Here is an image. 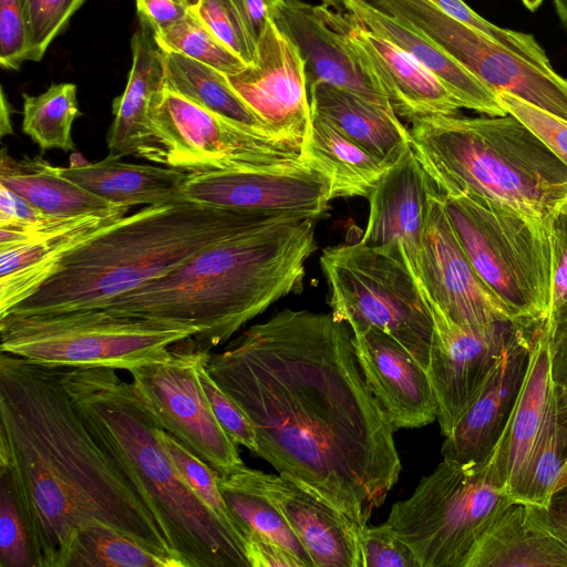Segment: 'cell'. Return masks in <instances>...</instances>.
<instances>
[{"label":"cell","mask_w":567,"mask_h":567,"mask_svg":"<svg viewBox=\"0 0 567 567\" xmlns=\"http://www.w3.org/2000/svg\"><path fill=\"white\" fill-rule=\"evenodd\" d=\"M207 369L250 420L257 456L368 525L402 464L347 323L284 309L212 353Z\"/></svg>","instance_id":"cell-1"},{"label":"cell","mask_w":567,"mask_h":567,"mask_svg":"<svg viewBox=\"0 0 567 567\" xmlns=\"http://www.w3.org/2000/svg\"><path fill=\"white\" fill-rule=\"evenodd\" d=\"M0 472L10 477L35 567H68L79 530L95 524L181 561L143 494L92 435L63 367L1 352Z\"/></svg>","instance_id":"cell-2"},{"label":"cell","mask_w":567,"mask_h":567,"mask_svg":"<svg viewBox=\"0 0 567 567\" xmlns=\"http://www.w3.org/2000/svg\"><path fill=\"white\" fill-rule=\"evenodd\" d=\"M319 216L284 213L202 249L172 272L104 306L120 316L198 328L206 349L225 343L279 299L299 291Z\"/></svg>","instance_id":"cell-3"},{"label":"cell","mask_w":567,"mask_h":567,"mask_svg":"<svg viewBox=\"0 0 567 567\" xmlns=\"http://www.w3.org/2000/svg\"><path fill=\"white\" fill-rule=\"evenodd\" d=\"M63 382L92 435L147 501L184 567H250L245 539L186 484L132 382L104 367H63Z\"/></svg>","instance_id":"cell-4"},{"label":"cell","mask_w":567,"mask_h":567,"mask_svg":"<svg viewBox=\"0 0 567 567\" xmlns=\"http://www.w3.org/2000/svg\"><path fill=\"white\" fill-rule=\"evenodd\" d=\"M274 215L278 214L239 213L188 200L146 206L71 251L37 291L7 315L101 308L172 272L217 240Z\"/></svg>","instance_id":"cell-5"},{"label":"cell","mask_w":567,"mask_h":567,"mask_svg":"<svg viewBox=\"0 0 567 567\" xmlns=\"http://www.w3.org/2000/svg\"><path fill=\"white\" fill-rule=\"evenodd\" d=\"M411 147L443 195H477L550 230L567 202V165L520 121L434 114L410 122Z\"/></svg>","instance_id":"cell-6"},{"label":"cell","mask_w":567,"mask_h":567,"mask_svg":"<svg viewBox=\"0 0 567 567\" xmlns=\"http://www.w3.org/2000/svg\"><path fill=\"white\" fill-rule=\"evenodd\" d=\"M198 328L102 308L0 318V352L52 367L132 369L165 359Z\"/></svg>","instance_id":"cell-7"},{"label":"cell","mask_w":567,"mask_h":567,"mask_svg":"<svg viewBox=\"0 0 567 567\" xmlns=\"http://www.w3.org/2000/svg\"><path fill=\"white\" fill-rule=\"evenodd\" d=\"M443 198L455 234L485 285L518 320L547 321L553 280L550 230L482 196Z\"/></svg>","instance_id":"cell-8"},{"label":"cell","mask_w":567,"mask_h":567,"mask_svg":"<svg viewBox=\"0 0 567 567\" xmlns=\"http://www.w3.org/2000/svg\"><path fill=\"white\" fill-rule=\"evenodd\" d=\"M320 266L336 320L351 331H383L426 370L433 318L420 281L402 259L359 240L324 248Z\"/></svg>","instance_id":"cell-9"},{"label":"cell","mask_w":567,"mask_h":567,"mask_svg":"<svg viewBox=\"0 0 567 567\" xmlns=\"http://www.w3.org/2000/svg\"><path fill=\"white\" fill-rule=\"evenodd\" d=\"M515 501L487 465L443 458L384 522L414 553L420 567H466L478 540Z\"/></svg>","instance_id":"cell-10"},{"label":"cell","mask_w":567,"mask_h":567,"mask_svg":"<svg viewBox=\"0 0 567 567\" xmlns=\"http://www.w3.org/2000/svg\"><path fill=\"white\" fill-rule=\"evenodd\" d=\"M150 120L156 147L148 161L189 174L302 159L300 145L254 132L165 85L152 100Z\"/></svg>","instance_id":"cell-11"},{"label":"cell","mask_w":567,"mask_h":567,"mask_svg":"<svg viewBox=\"0 0 567 567\" xmlns=\"http://www.w3.org/2000/svg\"><path fill=\"white\" fill-rule=\"evenodd\" d=\"M421 32L483 84L567 121V79L454 20L427 0H361Z\"/></svg>","instance_id":"cell-12"},{"label":"cell","mask_w":567,"mask_h":567,"mask_svg":"<svg viewBox=\"0 0 567 567\" xmlns=\"http://www.w3.org/2000/svg\"><path fill=\"white\" fill-rule=\"evenodd\" d=\"M209 353L190 337L172 346L165 359L128 372L135 393L157 425L225 475L244 462L215 417L199 380L198 365Z\"/></svg>","instance_id":"cell-13"},{"label":"cell","mask_w":567,"mask_h":567,"mask_svg":"<svg viewBox=\"0 0 567 567\" xmlns=\"http://www.w3.org/2000/svg\"><path fill=\"white\" fill-rule=\"evenodd\" d=\"M182 199L239 213H307L329 207L331 179L306 158L274 166L189 174Z\"/></svg>","instance_id":"cell-14"},{"label":"cell","mask_w":567,"mask_h":567,"mask_svg":"<svg viewBox=\"0 0 567 567\" xmlns=\"http://www.w3.org/2000/svg\"><path fill=\"white\" fill-rule=\"evenodd\" d=\"M426 297L453 321L488 327L518 320L480 278L447 216L437 187L430 193L419 252V277Z\"/></svg>","instance_id":"cell-15"},{"label":"cell","mask_w":567,"mask_h":567,"mask_svg":"<svg viewBox=\"0 0 567 567\" xmlns=\"http://www.w3.org/2000/svg\"><path fill=\"white\" fill-rule=\"evenodd\" d=\"M425 298L434 326L426 372L435 399L436 420L441 433L447 436L477 398L520 321L464 326Z\"/></svg>","instance_id":"cell-16"},{"label":"cell","mask_w":567,"mask_h":567,"mask_svg":"<svg viewBox=\"0 0 567 567\" xmlns=\"http://www.w3.org/2000/svg\"><path fill=\"white\" fill-rule=\"evenodd\" d=\"M227 78L275 136L302 146L311 116L306 65L271 19L258 38L255 63Z\"/></svg>","instance_id":"cell-17"},{"label":"cell","mask_w":567,"mask_h":567,"mask_svg":"<svg viewBox=\"0 0 567 567\" xmlns=\"http://www.w3.org/2000/svg\"><path fill=\"white\" fill-rule=\"evenodd\" d=\"M219 485L259 494L274 504L315 567H360V527L317 493L287 476L245 464L220 475Z\"/></svg>","instance_id":"cell-18"},{"label":"cell","mask_w":567,"mask_h":567,"mask_svg":"<svg viewBox=\"0 0 567 567\" xmlns=\"http://www.w3.org/2000/svg\"><path fill=\"white\" fill-rule=\"evenodd\" d=\"M118 219L85 215L0 225V318L37 291L71 251Z\"/></svg>","instance_id":"cell-19"},{"label":"cell","mask_w":567,"mask_h":567,"mask_svg":"<svg viewBox=\"0 0 567 567\" xmlns=\"http://www.w3.org/2000/svg\"><path fill=\"white\" fill-rule=\"evenodd\" d=\"M545 322L516 324L477 398L445 436L441 449L443 458L486 465L519 392L536 332Z\"/></svg>","instance_id":"cell-20"},{"label":"cell","mask_w":567,"mask_h":567,"mask_svg":"<svg viewBox=\"0 0 567 567\" xmlns=\"http://www.w3.org/2000/svg\"><path fill=\"white\" fill-rule=\"evenodd\" d=\"M271 20L299 50L308 90L322 82L392 109L384 92L350 49L334 20L333 8L305 0H280Z\"/></svg>","instance_id":"cell-21"},{"label":"cell","mask_w":567,"mask_h":567,"mask_svg":"<svg viewBox=\"0 0 567 567\" xmlns=\"http://www.w3.org/2000/svg\"><path fill=\"white\" fill-rule=\"evenodd\" d=\"M334 20L358 61L386 95L393 111L408 122L434 114H455L458 100L410 54L363 27L344 9Z\"/></svg>","instance_id":"cell-22"},{"label":"cell","mask_w":567,"mask_h":567,"mask_svg":"<svg viewBox=\"0 0 567 567\" xmlns=\"http://www.w3.org/2000/svg\"><path fill=\"white\" fill-rule=\"evenodd\" d=\"M434 188L410 144L368 196L369 217L360 240L398 256L416 279L426 203Z\"/></svg>","instance_id":"cell-23"},{"label":"cell","mask_w":567,"mask_h":567,"mask_svg":"<svg viewBox=\"0 0 567 567\" xmlns=\"http://www.w3.org/2000/svg\"><path fill=\"white\" fill-rule=\"evenodd\" d=\"M352 340L365 382L394 430L436 420L427 372L398 341L374 328L352 331Z\"/></svg>","instance_id":"cell-24"},{"label":"cell","mask_w":567,"mask_h":567,"mask_svg":"<svg viewBox=\"0 0 567 567\" xmlns=\"http://www.w3.org/2000/svg\"><path fill=\"white\" fill-rule=\"evenodd\" d=\"M550 328L543 323L534 338L515 403L486 463L495 482L517 502L553 390Z\"/></svg>","instance_id":"cell-25"},{"label":"cell","mask_w":567,"mask_h":567,"mask_svg":"<svg viewBox=\"0 0 567 567\" xmlns=\"http://www.w3.org/2000/svg\"><path fill=\"white\" fill-rule=\"evenodd\" d=\"M131 48L132 68L126 87L112 103L107 150L109 155L121 158L150 159L156 147L150 110L154 95L165 85L164 52L151 28L143 23L133 34Z\"/></svg>","instance_id":"cell-26"},{"label":"cell","mask_w":567,"mask_h":567,"mask_svg":"<svg viewBox=\"0 0 567 567\" xmlns=\"http://www.w3.org/2000/svg\"><path fill=\"white\" fill-rule=\"evenodd\" d=\"M567 567V545L547 507L514 502L488 526L466 567Z\"/></svg>","instance_id":"cell-27"},{"label":"cell","mask_w":567,"mask_h":567,"mask_svg":"<svg viewBox=\"0 0 567 567\" xmlns=\"http://www.w3.org/2000/svg\"><path fill=\"white\" fill-rule=\"evenodd\" d=\"M343 9L368 30L389 40L420 62L458 100L463 109L489 116L508 114L493 90L421 32L361 0H343Z\"/></svg>","instance_id":"cell-28"},{"label":"cell","mask_w":567,"mask_h":567,"mask_svg":"<svg viewBox=\"0 0 567 567\" xmlns=\"http://www.w3.org/2000/svg\"><path fill=\"white\" fill-rule=\"evenodd\" d=\"M0 184L23 197L44 214L56 218L100 215L122 218L130 207L111 203L60 173V167L41 156L13 158L3 147Z\"/></svg>","instance_id":"cell-29"},{"label":"cell","mask_w":567,"mask_h":567,"mask_svg":"<svg viewBox=\"0 0 567 567\" xmlns=\"http://www.w3.org/2000/svg\"><path fill=\"white\" fill-rule=\"evenodd\" d=\"M309 95L313 111L381 162L394 165L410 146L409 128L393 109L322 82Z\"/></svg>","instance_id":"cell-30"},{"label":"cell","mask_w":567,"mask_h":567,"mask_svg":"<svg viewBox=\"0 0 567 567\" xmlns=\"http://www.w3.org/2000/svg\"><path fill=\"white\" fill-rule=\"evenodd\" d=\"M60 173L91 193L114 204L156 206L182 199L189 173L158 165L134 164L121 157L60 167Z\"/></svg>","instance_id":"cell-31"},{"label":"cell","mask_w":567,"mask_h":567,"mask_svg":"<svg viewBox=\"0 0 567 567\" xmlns=\"http://www.w3.org/2000/svg\"><path fill=\"white\" fill-rule=\"evenodd\" d=\"M301 155L331 179V197H368L391 167L311 109Z\"/></svg>","instance_id":"cell-32"},{"label":"cell","mask_w":567,"mask_h":567,"mask_svg":"<svg viewBox=\"0 0 567 567\" xmlns=\"http://www.w3.org/2000/svg\"><path fill=\"white\" fill-rule=\"evenodd\" d=\"M163 52L165 87L254 132L277 137L235 92L226 74L182 54Z\"/></svg>","instance_id":"cell-33"},{"label":"cell","mask_w":567,"mask_h":567,"mask_svg":"<svg viewBox=\"0 0 567 567\" xmlns=\"http://www.w3.org/2000/svg\"><path fill=\"white\" fill-rule=\"evenodd\" d=\"M22 132L42 151H74L72 126L80 116L76 86L52 83L39 95L22 93Z\"/></svg>","instance_id":"cell-34"},{"label":"cell","mask_w":567,"mask_h":567,"mask_svg":"<svg viewBox=\"0 0 567 567\" xmlns=\"http://www.w3.org/2000/svg\"><path fill=\"white\" fill-rule=\"evenodd\" d=\"M566 460L567 430L559 417L558 389L554 383L517 502L547 507Z\"/></svg>","instance_id":"cell-35"},{"label":"cell","mask_w":567,"mask_h":567,"mask_svg":"<svg viewBox=\"0 0 567 567\" xmlns=\"http://www.w3.org/2000/svg\"><path fill=\"white\" fill-rule=\"evenodd\" d=\"M68 567H183L124 534L95 524L79 530Z\"/></svg>","instance_id":"cell-36"},{"label":"cell","mask_w":567,"mask_h":567,"mask_svg":"<svg viewBox=\"0 0 567 567\" xmlns=\"http://www.w3.org/2000/svg\"><path fill=\"white\" fill-rule=\"evenodd\" d=\"M220 488L227 507L244 537L249 532L255 533L284 547L306 567H315L308 551L274 504L252 492L221 485Z\"/></svg>","instance_id":"cell-37"},{"label":"cell","mask_w":567,"mask_h":567,"mask_svg":"<svg viewBox=\"0 0 567 567\" xmlns=\"http://www.w3.org/2000/svg\"><path fill=\"white\" fill-rule=\"evenodd\" d=\"M154 38L162 50L182 54L226 75L236 74L247 66L193 11Z\"/></svg>","instance_id":"cell-38"},{"label":"cell","mask_w":567,"mask_h":567,"mask_svg":"<svg viewBox=\"0 0 567 567\" xmlns=\"http://www.w3.org/2000/svg\"><path fill=\"white\" fill-rule=\"evenodd\" d=\"M158 439L189 488L228 529L245 539L223 496L219 473L162 427Z\"/></svg>","instance_id":"cell-39"},{"label":"cell","mask_w":567,"mask_h":567,"mask_svg":"<svg viewBox=\"0 0 567 567\" xmlns=\"http://www.w3.org/2000/svg\"><path fill=\"white\" fill-rule=\"evenodd\" d=\"M192 11L247 65L255 63L257 42L249 33L234 0H197Z\"/></svg>","instance_id":"cell-40"},{"label":"cell","mask_w":567,"mask_h":567,"mask_svg":"<svg viewBox=\"0 0 567 567\" xmlns=\"http://www.w3.org/2000/svg\"><path fill=\"white\" fill-rule=\"evenodd\" d=\"M427 1L454 20L485 34L511 51L538 65L551 68L545 50L532 34L495 25L477 14L463 0Z\"/></svg>","instance_id":"cell-41"},{"label":"cell","mask_w":567,"mask_h":567,"mask_svg":"<svg viewBox=\"0 0 567 567\" xmlns=\"http://www.w3.org/2000/svg\"><path fill=\"white\" fill-rule=\"evenodd\" d=\"M0 567H35L29 533L6 472H0Z\"/></svg>","instance_id":"cell-42"},{"label":"cell","mask_w":567,"mask_h":567,"mask_svg":"<svg viewBox=\"0 0 567 567\" xmlns=\"http://www.w3.org/2000/svg\"><path fill=\"white\" fill-rule=\"evenodd\" d=\"M84 0H21L27 28L28 61H40Z\"/></svg>","instance_id":"cell-43"},{"label":"cell","mask_w":567,"mask_h":567,"mask_svg":"<svg viewBox=\"0 0 567 567\" xmlns=\"http://www.w3.org/2000/svg\"><path fill=\"white\" fill-rule=\"evenodd\" d=\"M503 109L520 121L567 165V121L507 92H497Z\"/></svg>","instance_id":"cell-44"},{"label":"cell","mask_w":567,"mask_h":567,"mask_svg":"<svg viewBox=\"0 0 567 567\" xmlns=\"http://www.w3.org/2000/svg\"><path fill=\"white\" fill-rule=\"evenodd\" d=\"M210 355L212 353L205 357L198 365L199 380L210 409L231 440L255 454L257 452V441L254 426L243 409L210 375L207 369Z\"/></svg>","instance_id":"cell-45"},{"label":"cell","mask_w":567,"mask_h":567,"mask_svg":"<svg viewBox=\"0 0 567 567\" xmlns=\"http://www.w3.org/2000/svg\"><path fill=\"white\" fill-rule=\"evenodd\" d=\"M360 567H420L412 549L385 523L359 530Z\"/></svg>","instance_id":"cell-46"},{"label":"cell","mask_w":567,"mask_h":567,"mask_svg":"<svg viewBox=\"0 0 567 567\" xmlns=\"http://www.w3.org/2000/svg\"><path fill=\"white\" fill-rule=\"evenodd\" d=\"M28 28L21 0H0V63L19 70L28 61Z\"/></svg>","instance_id":"cell-47"},{"label":"cell","mask_w":567,"mask_h":567,"mask_svg":"<svg viewBox=\"0 0 567 567\" xmlns=\"http://www.w3.org/2000/svg\"><path fill=\"white\" fill-rule=\"evenodd\" d=\"M553 247V280L547 322L556 323L567 315V213L563 209L550 224Z\"/></svg>","instance_id":"cell-48"},{"label":"cell","mask_w":567,"mask_h":567,"mask_svg":"<svg viewBox=\"0 0 567 567\" xmlns=\"http://www.w3.org/2000/svg\"><path fill=\"white\" fill-rule=\"evenodd\" d=\"M140 22L158 34L192 11L197 0H135Z\"/></svg>","instance_id":"cell-49"},{"label":"cell","mask_w":567,"mask_h":567,"mask_svg":"<svg viewBox=\"0 0 567 567\" xmlns=\"http://www.w3.org/2000/svg\"><path fill=\"white\" fill-rule=\"evenodd\" d=\"M245 539L246 557L250 567H306L284 547L255 533H247Z\"/></svg>","instance_id":"cell-50"},{"label":"cell","mask_w":567,"mask_h":567,"mask_svg":"<svg viewBox=\"0 0 567 567\" xmlns=\"http://www.w3.org/2000/svg\"><path fill=\"white\" fill-rule=\"evenodd\" d=\"M50 218L53 217L0 184V225L31 224Z\"/></svg>","instance_id":"cell-51"},{"label":"cell","mask_w":567,"mask_h":567,"mask_svg":"<svg viewBox=\"0 0 567 567\" xmlns=\"http://www.w3.org/2000/svg\"><path fill=\"white\" fill-rule=\"evenodd\" d=\"M549 328L551 331V378L560 390L567 391V315Z\"/></svg>","instance_id":"cell-52"},{"label":"cell","mask_w":567,"mask_h":567,"mask_svg":"<svg viewBox=\"0 0 567 567\" xmlns=\"http://www.w3.org/2000/svg\"><path fill=\"white\" fill-rule=\"evenodd\" d=\"M279 1L280 0H234L249 33L256 42L266 22L271 19L272 11Z\"/></svg>","instance_id":"cell-53"},{"label":"cell","mask_w":567,"mask_h":567,"mask_svg":"<svg viewBox=\"0 0 567 567\" xmlns=\"http://www.w3.org/2000/svg\"><path fill=\"white\" fill-rule=\"evenodd\" d=\"M547 512L554 527L567 545V487L553 494Z\"/></svg>","instance_id":"cell-54"},{"label":"cell","mask_w":567,"mask_h":567,"mask_svg":"<svg viewBox=\"0 0 567 567\" xmlns=\"http://www.w3.org/2000/svg\"><path fill=\"white\" fill-rule=\"evenodd\" d=\"M12 107L6 99L4 92H1V111H0V135L1 137L12 134L11 112Z\"/></svg>","instance_id":"cell-55"},{"label":"cell","mask_w":567,"mask_h":567,"mask_svg":"<svg viewBox=\"0 0 567 567\" xmlns=\"http://www.w3.org/2000/svg\"><path fill=\"white\" fill-rule=\"evenodd\" d=\"M557 386V385H556ZM558 410L561 423L567 430V391L560 390L558 386Z\"/></svg>","instance_id":"cell-56"},{"label":"cell","mask_w":567,"mask_h":567,"mask_svg":"<svg viewBox=\"0 0 567 567\" xmlns=\"http://www.w3.org/2000/svg\"><path fill=\"white\" fill-rule=\"evenodd\" d=\"M556 9V13L563 23V25L567 29V0H553Z\"/></svg>","instance_id":"cell-57"},{"label":"cell","mask_w":567,"mask_h":567,"mask_svg":"<svg viewBox=\"0 0 567 567\" xmlns=\"http://www.w3.org/2000/svg\"><path fill=\"white\" fill-rule=\"evenodd\" d=\"M567 487V460L565 462V465L561 470V473L556 482L554 493L564 489Z\"/></svg>","instance_id":"cell-58"},{"label":"cell","mask_w":567,"mask_h":567,"mask_svg":"<svg viewBox=\"0 0 567 567\" xmlns=\"http://www.w3.org/2000/svg\"><path fill=\"white\" fill-rule=\"evenodd\" d=\"M320 3L333 8V9H343V0H319Z\"/></svg>","instance_id":"cell-59"},{"label":"cell","mask_w":567,"mask_h":567,"mask_svg":"<svg viewBox=\"0 0 567 567\" xmlns=\"http://www.w3.org/2000/svg\"><path fill=\"white\" fill-rule=\"evenodd\" d=\"M525 7L532 11H535L544 0H522Z\"/></svg>","instance_id":"cell-60"},{"label":"cell","mask_w":567,"mask_h":567,"mask_svg":"<svg viewBox=\"0 0 567 567\" xmlns=\"http://www.w3.org/2000/svg\"><path fill=\"white\" fill-rule=\"evenodd\" d=\"M560 209H563L564 212H566V213H567V202H565V203H564V205L561 206V208H560Z\"/></svg>","instance_id":"cell-61"}]
</instances>
